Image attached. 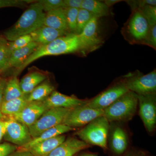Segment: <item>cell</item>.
I'll return each mask as SVG.
<instances>
[{
    "label": "cell",
    "instance_id": "18",
    "mask_svg": "<svg viewBox=\"0 0 156 156\" xmlns=\"http://www.w3.org/2000/svg\"><path fill=\"white\" fill-rule=\"evenodd\" d=\"M39 46L37 43L32 41L25 47L12 52L4 72L10 68H16V69L19 68Z\"/></svg>",
    "mask_w": 156,
    "mask_h": 156
},
{
    "label": "cell",
    "instance_id": "2",
    "mask_svg": "<svg viewBox=\"0 0 156 156\" xmlns=\"http://www.w3.org/2000/svg\"><path fill=\"white\" fill-rule=\"evenodd\" d=\"M45 14L38 2L32 3L14 25L5 32V38L13 41L19 37L30 34L44 25Z\"/></svg>",
    "mask_w": 156,
    "mask_h": 156
},
{
    "label": "cell",
    "instance_id": "44",
    "mask_svg": "<svg viewBox=\"0 0 156 156\" xmlns=\"http://www.w3.org/2000/svg\"><path fill=\"white\" fill-rule=\"evenodd\" d=\"M77 156V155H76V156Z\"/></svg>",
    "mask_w": 156,
    "mask_h": 156
},
{
    "label": "cell",
    "instance_id": "5",
    "mask_svg": "<svg viewBox=\"0 0 156 156\" xmlns=\"http://www.w3.org/2000/svg\"><path fill=\"white\" fill-rule=\"evenodd\" d=\"M122 28L123 37L131 44H143L149 30V23L139 9H133Z\"/></svg>",
    "mask_w": 156,
    "mask_h": 156
},
{
    "label": "cell",
    "instance_id": "43",
    "mask_svg": "<svg viewBox=\"0 0 156 156\" xmlns=\"http://www.w3.org/2000/svg\"><path fill=\"white\" fill-rule=\"evenodd\" d=\"M8 42V41L5 38L0 37V47L7 44Z\"/></svg>",
    "mask_w": 156,
    "mask_h": 156
},
{
    "label": "cell",
    "instance_id": "27",
    "mask_svg": "<svg viewBox=\"0 0 156 156\" xmlns=\"http://www.w3.org/2000/svg\"><path fill=\"white\" fill-rule=\"evenodd\" d=\"M63 9L69 31L70 33L76 34L77 18L79 9L69 8H63Z\"/></svg>",
    "mask_w": 156,
    "mask_h": 156
},
{
    "label": "cell",
    "instance_id": "28",
    "mask_svg": "<svg viewBox=\"0 0 156 156\" xmlns=\"http://www.w3.org/2000/svg\"><path fill=\"white\" fill-rule=\"evenodd\" d=\"M94 17L89 11L83 9H79L77 18L76 29V34L78 35L81 33L87 23Z\"/></svg>",
    "mask_w": 156,
    "mask_h": 156
},
{
    "label": "cell",
    "instance_id": "35",
    "mask_svg": "<svg viewBox=\"0 0 156 156\" xmlns=\"http://www.w3.org/2000/svg\"><path fill=\"white\" fill-rule=\"evenodd\" d=\"M17 146L10 143L5 142L0 144V156H9L17 151Z\"/></svg>",
    "mask_w": 156,
    "mask_h": 156
},
{
    "label": "cell",
    "instance_id": "4",
    "mask_svg": "<svg viewBox=\"0 0 156 156\" xmlns=\"http://www.w3.org/2000/svg\"><path fill=\"white\" fill-rule=\"evenodd\" d=\"M110 122L103 115L98 117L75 133L87 144L108 149V136Z\"/></svg>",
    "mask_w": 156,
    "mask_h": 156
},
{
    "label": "cell",
    "instance_id": "8",
    "mask_svg": "<svg viewBox=\"0 0 156 156\" xmlns=\"http://www.w3.org/2000/svg\"><path fill=\"white\" fill-rule=\"evenodd\" d=\"M98 19L97 17H92L82 32L78 35L79 52L84 56L97 50L103 44V40L98 34Z\"/></svg>",
    "mask_w": 156,
    "mask_h": 156
},
{
    "label": "cell",
    "instance_id": "9",
    "mask_svg": "<svg viewBox=\"0 0 156 156\" xmlns=\"http://www.w3.org/2000/svg\"><path fill=\"white\" fill-rule=\"evenodd\" d=\"M129 91L121 78L103 92L92 99L87 101L86 105L96 109L104 110L122 95Z\"/></svg>",
    "mask_w": 156,
    "mask_h": 156
},
{
    "label": "cell",
    "instance_id": "17",
    "mask_svg": "<svg viewBox=\"0 0 156 156\" xmlns=\"http://www.w3.org/2000/svg\"><path fill=\"white\" fill-rule=\"evenodd\" d=\"M69 33H70L66 31L58 30L43 25L31 33L30 35L33 41L37 43L39 45H43Z\"/></svg>",
    "mask_w": 156,
    "mask_h": 156
},
{
    "label": "cell",
    "instance_id": "33",
    "mask_svg": "<svg viewBox=\"0 0 156 156\" xmlns=\"http://www.w3.org/2000/svg\"><path fill=\"white\" fill-rule=\"evenodd\" d=\"M32 1L25 0H0V9L6 7H18L23 8L30 3Z\"/></svg>",
    "mask_w": 156,
    "mask_h": 156
},
{
    "label": "cell",
    "instance_id": "7",
    "mask_svg": "<svg viewBox=\"0 0 156 156\" xmlns=\"http://www.w3.org/2000/svg\"><path fill=\"white\" fill-rule=\"evenodd\" d=\"M71 109L54 108L48 109L33 125L28 127L32 139L44 131L62 124Z\"/></svg>",
    "mask_w": 156,
    "mask_h": 156
},
{
    "label": "cell",
    "instance_id": "22",
    "mask_svg": "<svg viewBox=\"0 0 156 156\" xmlns=\"http://www.w3.org/2000/svg\"><path fill=\"white\" fill-rule=\"evenodd\" d=\"M46 78L45 74L37 71L26 75L20 82L23 93L24 95H28L37 86L44 81Z\"/></svg>",
    "mask_w": 156,
    "mask_h": 156
},
{
    "label": "cell",
    "instance_id": "34",
    "mask_svg": "<svg viewBox=\"0 0 156 156\" xmlns=\"http://www.w3.org/2000/svg\"><path fill=\"white\" fill-rule=\"evenodd\" d=\"M143 45H147L156 50V24L150 26L147 36Z\"/></svg>",
    "mask_w": 156,
    "mask_h": 156
},
{
    "label": "cell",
    "instance_id": "31",
    "mask_svg": "<svg viewBox=\"0 0 156 156\" xmlns=\"http://www.w3.org/2000/svg\"><path fill=\"white\" fill-rule=\"evenodd\" d=\"M146 17L150 25L156 24V6L146 5L138 8Z\"/></svg>",
    "mask_w": 156,
    "mask_h": 156
},
{
    "label": "cell",
    "instance_id": "25",
    "mask_svg": "<svg viewBox=\"0 0 156 156\" xmlns=\"http://www.w3.org/2000/svg\"><path fill=\"white\" fill-rule=\"evenodd\" d=\"M55 91L54 86L48 81L39 84L27 96L28 102L43 101Z\"/></svg>",
    "mask_w": 156,
    "mask_h": 156
},
{
    "label": "cell",
    "instance_id": "26",
    "mask_svg": "<svg viewBox=\"0 0 156 156\" xmlns=\"http://www.w3.org/2000/svg\"><path fill=\"white\" fill-rule=\"evenodd\" d=\"M24 95L22 92L17 76H14L7 81L4 91L3 102L12 100Z\"/></svg>",
    "mask_w": 156,
    "mask_h": 156
},
{
    "label": "cell",
    "instance_id": "19",
    "mask_svg": "<svg viewBox=\"0 0 156 156\" xmlns=\"http://www.w3.org/2000/svg\"><path fill=\"white\" fill-rule=\"evenodd\" d=\"M75 128H71L63 124H60L44 131L39 136L32 139L30 142L27 144L21 147H19V149L28 150L33 147L34 146L42 141L50 139L55 136L62 135V134L69 131L75 130Z\"/></svg>",
    "mask_w": 156,
    "mask_h": 156
},
{
    "label": "cell",
    "instance_id": "21",
    "mask_svg": "<svg viewBox=\"0 0 156 156\" xmlns=\"http://www.w3.org/2000/svg\"><path fill=\"white\" fill-rule=\"evenodd\" d=\"M66 139L65 135L62 134L42 141L27 151H29L34 156H48Z\"/></svg>",
    "mask_w": 156,
    "mask_h": 156
},
{
    "label": "cell",
    "instance_id": "40",
    "mask_svg": "<svg viewBox=\"0 0 156 156\" xmlns=\"http://www.w3.org/2000/svg\"><path fill=\"white\" fill-rule=\"evenodd\" d=\"M7 125V120H0V142L4 138Z\"/></svg>",
    "mask_w": 156,
    "mask_h": 156
},
{
    "label": "cell",
    "instance_id": "30",
    "mask_svg": "<svg viewBox=\"0 0 156 156\" xmlns=\"http://www.w3.org/2000/svg\"><path fill=\"white\" fill-rule=\"evenodd\" d=\"M37 2L41 4L44 12L65 8L63 0H39Z\"/></svg>",
    "mask_w": 156,
    "mask_h": 156
},
{
    "label": "cell",
    "instance_id": "41",
    "mask_svg": "<svg viewBox=\"0 0 156 156\" xmlns=\"http://www.w3.org/2000/svg\"><path fill=\"white\" fill-rule=\"evenodd\" d=\"M122 1H121V0H105L103 2L109 8L110 7H112L116 3L120 2Z\"/></svg>",
    "mask_w": 156,
    "mask_h": 156
},
{
    "label": "cell",
    "instance_id": "3",
    "mask_svg": "<svg viewBox=\"0 0 156 156\" xmlns=\"http://www.w3.org/2000/svg\"><path fill=\"white\" fill-rule=\"evenodd\" d=\"M138 106V95L128 91L104 110L103 116L110 122H123L132 119Z\"/></svg>",
    "mask_w": 156,
    "mask_h": 156
},
{
    "label": "cell",
    "instance_id": "23",
    "mask_svg": "<svg viewBox=\"0 0 156 156\" xmlns=\"http://www.w3.org/2000/svg\"><path fill=\"white\" fill-rule=\"evenodd\" d=\"M28 95L3 102L2 106V112L3 115L9 117L20 112L28 105L27 100Z\"/></svg>",
    "mask_w": 156,
    "mask_h": 156
},
{
    "label": "cell",
    "instance_id": "10",
    "mask_svg": "<svg viewBox=\"0 0 156 156\" xmlns=\"http://www.w3.org/2000/svg\"><path fill=\"white\" fill-rule=\"evenodd\" d=\"M104 111L86 105L72 108L65 118L62 124L75 128L83 127L98 117L103 115Z\"/></svg>",
    "mask_w": 156,
    "mask_h": 156
},
{
    "label": "cell",
    "instance_id": "39",
    "mask_svg": "<svg viewBox=\"0 0 156 156\" xmlns=\"http://www.w3.org/2000/svg\"><path fill=\"white\" fill-rule=\"evenodd\" d=\"M9 156H34L30 152L27 150L17 149V151H14L13 153L9 155Z\"/></svg>",
    "mask_w": 156,
    "mask_h": 156
},
{
    "label": "cell",
    "instance_id": "42",
    "mask_svg": "<svg viewBox=\"0 0 156 156\" xmlns=\"http://www.w3.org/2000/svg\"><path fill=\"white\" fill-rule=\"evenodd\" d=\"M78 156H99L96 154L92 153L90 152H84L81 153Z\"/></svg>",
    "mask_w": 156,
    "mask_h": 156
},
{
    "label": "cell",
    "instance_id": "20",
    "mask_svg": "<svg viewBox=\"0 0 156 156\" xmlns=\"http://www.w3.org/2000/svg\"><path fill=\"white\" fill-rule=\"evenodd\" d=\"M63 8L46 12L44 25L58 30L66 31L69 32Z\"/></svg>",
    "mask_w": 156,
    "mask_h": 156
},
{
    "label": "cell",
    "instance_id": "29",
    "mask_svg": "<svg viewBox=\"0 0 156 156\" xmlns=\"http://www.w3.org/2000/svg\"><path fill=\"white\" fill-rule=\"evenodd\" d=\"M32 41V38L30 34L26 35L17 38L13 41L8 42L7 45L12 53L15 50L25 47Z\"/></svg>",
    "mask_w": 156,
    "mask_h": 156
},
{
    "label": "cell",
    "instance_id": "36",
    "mask_svg": "<svg viewBox=\"0 0 156 156\" xmlns=\"http://www.w3.org/2000/svg\"><path fill=\"white\" fill-rule=\"evenodd\" d=\"M6 79L0 77V120H4V116L2 112V106L3 103L4 89L5 86Z\"/></svg>",
    "mask_w": 156,
    "mask_h": 156
},
{
    "label": "cell",
    "instance_id": "16",
    "mask_svg": "<svg viewBox=\"0 0 156 156\" xmlns=\"http://www.w3.org/2000/svg\"><path fill=\"white\" fill-rule=\"evenodd\" d=\"M91 146L81 140L70 137L66 139L48 156H75L81 151Z\"/></svg>",
    "mask_w": 156,
    "mask_h": 156
},
{
    "label": "cell",
    "instance_id": "11",
    "mask_svg": "<svg viewBox=\"0 0 156 156\" xmlns=\"http://www.w3.org/2000/svg\"><path fill=\"white\" fill-rule=\"evenodd\" d=\"M139 115L147 132L152 133L156 127V94L138 95Z\"/></svg>",
    "mask_w": 156,
    "mask_h": 156
},
{
    "label": "cell",
    "instance_id": "13",
    "mask_svg": "<svg viewBox=\"0 0 156 156\" xmlns=\"http://www.w3.org/2000/svg\"><path fill=\"white\" fill-rule=\"evenodd\" d=\"M108 141L110 149L115 154L121 155L127 151L129 144L128 135L120 122L110 123Z\"/></svg>",
    "mask_w": 156,
    "mask_h": 156
},
{
    "label": "cell",
    "instance_id": "32",
    "mask_svg": "<svg viewBox=\"0 0 156 156\" xmlns=\"http://www.w3.org/2000/svg\"><path fill=\"white\" fill-rule=\"evenodd\" d=\"M11 54L7 44L0 47V73L4 72L5 68L9 63Z\"/></svg>",
    "mask_w": 156,
    "mask_h": 156
},
{
    "label": "cell",
    "instance_id": "6",
    "mask_svg": "<svg viewBox=\"0 0 156 156\" xmlns=\"http://www.w3.org/2000/svg\"><path fill=\"white\" fill-rule=\"evenodd\" d=\"M122 78L128 90L137 95L156 93V69L147 74L136 70L128 73Z\"/></svg>",
    "mask_w": 156,
    "mask_h": 156
},
{
    "label": "cell",
    "instance_id": "12",
    "mask_svg": "<svg viewBox=\"0 0 156 156\" xmlns=\"http://www.w3.org/2000/svg\"><path fill=\"white\" fill-rule=\"evenodd\" d=\"M9 118L4 136L5 140L19 147L30 142L32 138L28 127L11 117Z\"/></svg>",
    "mask_w": 156,
    "mask_h": 156
},
{
    "label": "cell",
    "instance_id": "1",
    "mask_svg": "<svg viewBox=\"0 0 156 156\" xmlns=\"http://www.w3.org/2000/svg\"><path fill=\"white\" fill-rule=\"evenodd\" d=\"M79 48L78 35L73 33L59 37L46 44L39 45L23 64L16 69L14 76L18 75L27 66L39 58L45 56H57L79 52Z\"/></svg>",
    "mask_w": 156,
    "mask_h": 156
},
{
    "label": "cell",
    "instance_id": "37",
    "mask_svg": "<svg viewBox=\"0 0 156 156\" xmlns=\"http://www.w3.org/2000/svg\"><path fill=\"white\" fill-rule=\"evenodd\" d=\"M65 8L80 9L83 0H63Z\"/></svg>",
    "mask_w": 156,
    "mask_h": 156
},
{
    "label": "cell",
    "instance_id": "14",
    "mask_svg": "<svg viewBox=\"0 0 156 156\" xmlns=\"http://www.w3.org/2000/svg\"><path fill=\"white\" fill-rule=\"evenodd\" d=\"M48 109L43 101L29 102L20 112L10 117L29 127L33 125Z\"/></svg>",
    "mask_w": 156,
    "mask_h": 156
},
{
    "label": "cell",
    "instance_id": "38",
    "mask_svg": "<svg viewBox=\"0 0 156 156\" xmlns=\"http://www.w3.org/2000/svg\"><path fill=\"white\" fill-rule=\"evenodd\" d=\"M123 156H149L144 152L136 150H131L127 151Z\"/></svg>",
    "mask_w": 156,
    "mask_h": 156
},
{
    "label": "cell",
    "instance_id": "15",
    "mask_svg": "<svg viewBox=\"0 0 156 156\" xmlns=\"http://www.w3.org/2000/svg\"><path fill=\"white\" fill-rule=\"evenodd\" d=\"M87 101L54 91L43 102L48 109L54 108L72 109L84 105Z\"/></svg>",
    "mask_w": 156,
    "mask_h": 156
},
{
    "label": "cell",
    "instance_id": "24",
    "mask_svg": "<svg viewBox=\"0 0 156 156\" xmlns=\"http://www.w3.org/2000/svg\"><path fill=\"white\" fill-rule=\"evenodd\" d=\"M81 9H85L98 18L106 17L109 14V8L103 1L83 0Z\"/></svg>",
    "mask_w": 156,
    "mask_h": 156
}]
</instances>
